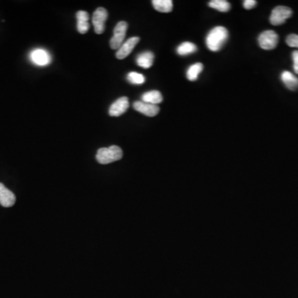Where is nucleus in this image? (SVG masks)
I'll return each instance as SVG.
<instances>
[{
	"mask_svg": "<svg viewBox=\"0 0 298 298\" xmlns=\"http://www.w3.org/2000/svg\"><path fill=\"white\" fill-rule=\"evenodd\" d=\"M229 37L228 30L224 27H215L211 29L207 37V47L209 50L212 52H218L221 49L224 43H226L227 39Z\"/></svg>",
	"mask_w": 298,
	"mask_h": 298,
	"instance_id": "nucleus-1",
	"label": "nucleus"
},
{
	"mask_svg": "<svg viewBox=\"0 0 298 298\" xmlns=\"http://www.w3.org/2000/svg\"><path fill=\"white\" fill-rule=\"evenodd\" d=\"M123 157V151L119 146H110V148H100L96 154V160L101 164H109L119 161Z\"/></svg>",
	"mask_w": 298,
	"mask_h": 298,
	"instance_id": "nucleus-2",
	"label": "nucleus"
},
{
	"mask_svg": "<svg viewBox=\"0 0 298 298\" xmlns=\"http://www.w3.org/2000/svg\"><path fill=\"white\" fill-rule=\"evenodd\" d=\"M128 29V23L126 22H119L115 26L114 30V36L110 39V45L112 49H119L123 43L125 39L126 31Z\"/></svg>",
	"mask_w": 298,
	"mask_h": 298,
	"instance_id": "nucleus-3",
	"label": "nucleus"
},
{
	"mask_svg": "<svg viewBox=\"0 0 298 298\" xmlns=\"http://www.w3.org/2000/svg\"><path fill=\"white\" fill-rule=\"evenodd\" d=\"M258 43L262 49H274L278 45V35L273 30L262 31L258 37Z\"/></svg>",
	"mask_w": 298,
	"mask_h": 298,
	"instance_id": "nucleus-4",
	"label": "nucleus"
},
{
	"mask_svg": "<svg viewBox=\"0 0 298 298\" xmlns=\"http://www.w3.org/2000/svg\"><path fill=\"white\" fill-rule=\"evenodd\" d=\"M292 15L291 9L285 6H278L272 11L270 23L274 26L283 24Z\"/></svg>",
	"mask_w": 298,
	"mask_h": 298,
	"instance_id": "nucleus-5",
	"label": "nucleus"
},
{
	"mask_svg": "<svg viewBox=\"0 0 298 298\" xmlns=\"http://www.w3.org/2000/svg\"><path fill=\"white\" fill-rule=\"evenodd\" d=\"M108 18V12L104 8H99L97 9L93 14L92 17V23L94 26V31L97 34H102L106 28V20Z\"/></svg>",
	"mask_w": 298,
	"mask_h": 298,
	"instance_id": "nucleus-6",
	"label": "nucleus"
},
{
	"mask_svg": "<svg viewBox=\"0 0 298 298\" xmlns=\"http://www.w3.org/2000/svg\"><path fill=\"white\" fill-rule=\"evenodd\" d=\"M29 58L34 65L45 67L52 61V56L47 50L38 48L30 52Z\"/></svg>",
	"mask_w": 298,
	"mask_h": 298,
	"instance_id": "nucleus-7",
	"label": "nucleus"
},
{
	"mask_svg": "<svg viewBox=\"0 0 298 298\" xmlns=\"http://www.w3.org/2000/svg\"><path fill=\"white\" fill-rule=\"evenodd\" d=\"M129 102L127 97L123 96L117 100L111 105L109 110V115L113 117H119L128 110Z\"/></svg>",
	"mask_w": 298,
	"mask_h": 298,
	"instance_id": "nucleus-8",
	"label": "nucleus"
},
{
	"mask_svg": "<svg viewBox=\"0 0 298 298\" xmlns=\"http://www.w3.org/2000/svg\"><path fill=\"white\" fill-rule=\"evenodd\" d=\"M134 108L138 112L148 117H154L159 113L160 109L156 105L145 103L144 101H136L134 103Z\"/></svg>",
	"mask_w": 298,
	"mask_h": 298,
	"instance_id": "nucleus-9",
	"label": "nucleus"
},
{
	"mask_svg": "<svg viewBox=\"0 0 298 298\" xmlns=\"http://www.w3.org/2000/svg\"><path fill=\"white\" fill-rule=\"evenodd\" d=\"M139 40L140 39L138 37H133L131 39L126 41L125 43H123L121 47H119L118 51H117V58L119 59V60L126 58L132 52L135 46L139 43Z\"/></svg>",
	"mask_w": 298,
	"mask_h": 298,
	"instance_id": "nucleus-10",
	"label": "nucleus"
},
{
	"mask_svg": "<svg viewBox=\"0 0 298 298\" xmlns=\"http://www.w3.org/2000/svg\"><path fill=\"white\" fill-rule=\"evenodd\" d=\"M16 197L14 193L0 183V205L4 207H11L15 204Z\"/></svg>",
	"mask_w": 298,
	"mask_h": 298,
	"instance_id": "nucleus-11",
	"label": "nucleus"
},
{
	"mask_svg": "<svg viewBox=\"0 0 298 298\" xmlns=\"http://www.w3.org/2000/svg\"><path fill=\"white\" fill-rule=\"evenodd\" d=\"M77 30L81 34H85L90 29V15L87 12L78 11L77 13Z\"/></svg>",
	"mask_w": 298,
	"mask_h": 298,
	"instance_id": "nucleus-12",
	"label": "nucleus"
},
{
	"mask_svg": "<svg viewBox=\"0 0 298 298\" xmlns=\"http://www.w3.org/2000/svg\"><path fill=\"white\" fill-rule=\"evenodd\" d=\"M153 60H154V55L153 52H144L139 54L137 56L136 62L140 68L148 69L153 65Z\"/></svg>",
	"mask_w": 298,
	"mask_h": 298,
	"instance_id": "nucleus-13",
	"label": "nucleus"
},
{
	"mask_svg": "<svg viewBox=\"0 0 298 298\" xmlns=\"http://www.w3.org/2000/svg\"><path fill=\"white\" fill-rule=\"evenodd\" d=\"M281 80L286 85V87L288 88L289 90H295L297 89L298 78L295 77L291 72H287V71L283 72L281 75Z\"/></svg>",
	"mask_w": 298,
	"mask_h": 298,
	"instance_id": "nucleus-14",
	"label": "nucleus"
},
{
	"mask_svg": "<svg viewBox=\"0 0 298 298\" xmlns=\"http://www.w3.org/2000/svg\"><path fill=\"white\" fill-rule=\"evenodd\" d=\"M142 100L145 103L152 104V105L157 106V104L161 103L163 98H162L161 92L158 90H151V91L144 93L142 96Z\"/></svg>",
	"mask_w": 298,
	"mask_h": 298,
	"instance_id": "nucleus-15",
	"label": "nucleus"
},
{
	"mask_svg": "<svg viewBox=\"0 0 298 298\" xmlns=\"http://www.w3.org/2000/svg\"><path fill=\"white\" fill-rule=\"evenodd\" d=\"M153 7L160 13H170L173 11V3L171 0H153Z\"/></svg>",
	"mask_w": 298,
	"mask_h": 298,
	"instance_id": "nucleus-16",
	"label": "nucleus"
},
{
	"mask_svg": "<svg viewBox=\"0 0 298 298\" xmlns=\"http://www.w3.org/2000/svg\"><path fill=\"white\" fill-rule=\"evenodd\" d=\"M202 70H203V65H202V63H195L187 70L186 77H187L189 81H196L199 75L201 74V72H202Z\"/></svg>",
	"mask_w": 298,
	"mask_h": 298,
	"instance_id": "nucleus-17",
	"label": "nucleus"
},
{
	"mask_svg": "<svg viewBox=\"0 0 298 298\" xmlns=\"http://www.w3.org/2000/svg\"><path fill=\"white\" fill-rule=\"evenodd\" d=\"M197 47L192 43H182L179 47H177V52L180 56H188L191 54L196 52Z\"/></svg>",
	"mask_w": 298,
	"mask_h": 298,
	"instance_id": "nucleus-18",
	"label": "nucleus"
},
{
	"mask_svg": "<svg viewBox=\"0 0 298 298\" xmlns=\"http://www.w3.org/2000/svg\"><path fill=\"white\" fill-rule=\"evenodd\" d=\"M209 6L220 12H228L231 8L230 4L225 0H213L209 3Z\"/></svg>",
	"mask_w": 298,
	"mask_h": 298,
	"instance_id": "nucleus-19",
	"label": "nucleus"
},
{
	"mask_svg": "<svg viewBox=\"0 0 298 298\" xmlns=\"http://www.w3.org/2000/svg\"><path fill=\"white\" fill-rule=\"evenodd\" d=\"M127 80L128 82L134 85H142L145 82L146 79L144 75L138 73V72H129L127 76Z\"/></svg>",
	"mask_w": 298,
	"mask_h": 298,
	"instance_id": "nucleus-20",
	"label": "nucleus"
},
{
	"mask_svg": "<svg viewBox=\"0 0 298 298\" xmlns=\"http://www.w3.org/2000/svg\"><path fill=\"white\" fill-rule=\"evenodd\" d=\"M287 45L291 47H297L298 48V35L296 34H290L286 39Z\"/></svg>",
	"mask_w": 298,
	"mask_h": 298,
	"instance_id": "nucleus-21",
	"label": "nucleus"
},
{
	"mask_svg": "<svg viewBox=\"0 0 298 298\" xmlns=\"http://www.w3.org/2000/svg\"><path fill=\"white\" fill-rule=\"evenodd\" d=\"M292 60H293L294 72L298 75V51H294L292 52Z\"/></svg>",
	"mask_w": 298,
	"mask_h": 298,
	"instance_id": "nucleus-22",
	"label": "nucleus"
},
{
	"mask_svg": "<svg viewBox=\"0 0 298 298\" xmlns=\"http://www.w3.org/2000/svg\"><path fill=\"white\" fill-rule=\"evenodd\" d=\"M256 5H257V2H256L255 0H245V2H244V7H245V9H248V10L255 7Z\"/></svg>",
	"mask_w": 298,
	"mask_h": 298,
	"instance_id": "nucleus-23",
	"label": "nucleus"
}]
</instances>
